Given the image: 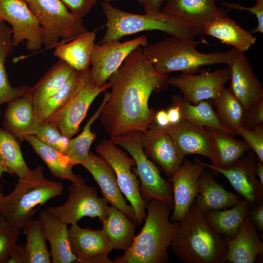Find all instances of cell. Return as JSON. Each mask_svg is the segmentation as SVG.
<instances>
[{
  "instance_id": "cell-1",
  "label": "cell",
  "mask_w": 263,
  "mask_h": 263,
  "mask_svg": "<svg viewBox=\"0 0 263 263\" xmlns=\"http://www.w3.org/2000/svg\"><path fill=\"white\" fill-rule=\"evenodd\" d=\"M168 78L156 70L141 47L127 57L108 80L111 89L99 116L111 138L148 128L155 114L150 97L167 86Z\"/></svg>"
},
{
  "instance_id": "cell-2",
  "label": "cell",
  "mask_w": 263,
  "mask_h": 263,
  "mask_svg": "<svg viewBox=\"0 0 263 263\" xmlns=\"http://www.w3.org/2000/svg\"><path fill=\"white\" fill-rule=\"evenodd\" d=\"M147 213L140 233L134 236L129 249L113 260L115 263H167L168 248L178 229L180 222L169 219L173 207L156 199L146 201Z\"/></svg>"
},
{
  "instance_id": "cell-3",
  "label": "cell",
  "mask_w": 263,
  "mask_h": 263,
  "mask_svg": "<svg viewBox=\"0 0 263 263\" xmlns=\"http://www.w3.org/2000/svg\"><path fill=\"white\" fill-rule=\"evenodd\" d=\"M172 253L185 263H227L225 241L193 203L170 244Z\"/></svg>"
},
{
  "instance_id": "cell-4",
  "label": "cell",
  "mask_w": 263,
  "mask_h": 263,
  "mask_svg": "<svg viewBox=\"0 0 263 263\" xmlns=\"http://www.w3.org/2000/svg\"><path fill=\"white\" fill-rule=\"evenodd\" d=\"M206 41L195 38L171 37L143 47V51L158 72L168 74L174 71L193 74L205 66L218 64L227 65L235 58L238 50L204 53L197 50Z\"/></svg>"
},
{
  "instance_id": "cell-5",
  "label": "cell",
  "mask_w": 263,
  "mask_h": 263,
  "mask_svg": "<svg viewBox=\"0 0 263 263\" xmlns=\"http://www.w3.org/2000/svg\"><path fill=\"white\" fill-rule=\"evenodd\" d=\"M63 191L62 183L46 179L42 166L38 165L28 176L19 178L13 190L0 198V215L22 230L38 207L62 195Z\"/></svg>"
},
{
  "instance_id": "cell-6",
  "label": "cell",
  "mask_w": 263,
  "mask_h": 263,
  "mask_svg": "<svg viewBox=\"0 0 263 263\" xmlns=\"http://www.w3.org/2000/svg\"><path fill=\"white\" fill-rule=\"evenodd\" d=\"M102 9L106 19V30L99 43L119 40L126 36L153 30L160 31L178 38H195L196 36L185 22L161 11L143 14L132 13L104 1Z\"/></svg>"
},
{
  "instance_id": "cell-7",
  "label": "cell",
  "mask_w": 263,
  "mask_h": 263,
  "mask_svg": "<svg viewBox=\"0 0 263 263\" xmlns=\"http://www.w3.org/2000/svg\"><path fill=\"white\" fill-rule=\"evenodd\" d=\"M42 29L43 45L50 49L88 31L82 19L73 15L59 0H24Z\"/></svg>"
},
{
  "instance_id": "cell-8",
  "label": "cell",
  "mask_w": 263,
  "mask_h": 263,
  "mask_svg": "<svg viewBox=\"0 0 263 263\" xmlns=\"http://www.w3.org/2000/svg\"><path fill=\"white\" fill-rule=\"evenodd\" d=\"M141 134V132L134 131L111 139L124 149L134 160V173L139 179L140 191L146 202L156 199L173 207L171 184L161 176L157 168L145 154Z\"/></svg>"
},
{
  "instance_id": "cell-9",
  "label": "cell",
  "mask_w": 263,
  "mask_h": 263,
  "mask_svg": "<svg viewBox=\"0 0 263 263\" xmlns=\"http://www.w3.org/2000/svg\"><path fill=\"white\" fill-rule=\"evenodd\" d=\"M110 86L109 82L103 86H97L90 68L81 72L78 83L70 98L48 122L55 125L64 136L72 138L79 131L93 102Z\"/></svg>"
},
{
  "instance_id": "cell-10",
  "label": "cell",
  "mask_w": 263,
  "mask_h": 263,
  "mask_svg": "<svg viewBox=\"0 0 263 263\" xmlns=\"http://www.w3.org/2000/svg\"><path fill=\"white\" fill-rule=\"evenodd\" d=\"M95 150L113 169L121 191L134 209L136 224L142 225L146 216L147 203L140 191L139 180L132 170V167L135 165L134 160L111 139L103 140Z\"/></svg>"
},
{
  "instance_id": "cell-11",
  "label": "cell",
  "mask_w": 263,
  "mask_h": 263,
  "mask_svg": "<svg viewBox=\"0 0 263 263\" xmlns=\"http://www.w3.org/2000/svg\"><path fill=\"white\" fill-rule=\"evenodd\" d=\"M68 198L63 204L47 209L67 225L77 224L84 217H97L101 222L107 216L110 207L96 189L88 185L80 176L78 181L68 187Z\"/></svg>"
},
{
  "instance_id": "cell-12",
  "label": "cell",
  "mask_w": 263,
  "mask_h": 263,
  "mask_svg": "<svg viewBox=\"0 0 263 263\" xmlns=\"http://www.w3.org/2000/svg\"><path fill=\"white\" fill-rule=\"evenodd\" d=\"M119 40L95 43L94 46L90 71L94 81L98 86L108 82L110 76L134 50L148 44V38L145 36L122 42Z\"/></svg>"
},
{
  "instance_id": "cell-13",
  "label": "cell",
  "mask_w": 263,
  "mask_h": 263,
  "mask_svg": "<svg viewBox=\"0 0 263 263\" xmlns=\"http://www.w3.org/2000/svg\"><path fill=\"white\" fill-rule=\"evenodd\" d=\"M0 20L10 25L14 47L25 40L28 51H37L41 48V27L24 0H0Z\"/></svg>"
},
{
  "instance_id": "cell-14",
  "label": "cell",
  "mask_w": 263,
  "mask_h": 263,
  "mask_svg": "<svg viewBox=\"0 0 263 263\" xmlns=\"http://www.w3.org/2000/svg\"><path fill=\"white\" fill-rule=\"evenodd\" d=\"M229 79L228 69L200 74L183 73L179 76L169 78L168 83L178 89L183 98L193 104L203 100H214Z\"/></svg>"
},
{
  "instance_id": "cell-15",
  "label": "cell",
  "mask_w": 263,
  "mask_h": 263,
  "mask_svg": "<svg viewBox=\"0 0 263 263\" xmlns=\"http://www.w3.org/2000/svg\"><path fill=\"white\" fill-rule=\"evenodd\" d=\"M141 141L146 156L166 176L170 178L181 167L185 156L173 139L161 128L150 124L141 132Z\"/></svg>"
},
{
  "instance_id": "cell-16",
  "label": "cell",
  "mask_w": 263,
  "mask_h": 263,
  "mask_svg": "<svg viewBox=\"0 0 263 263\" xmlns=\"http://www.w3.org/2000/svg\"><path fill=\"white\" fill-rule=\"evenodd\" d=\"M73 253L80 263H115L108 257L113 247L102 229L82 228L77 224L68 228Z\"/></svg>"
},
{
  "instance_id": "cell-17",
  "label": "cell",
  "mask_w": 263,
  "mask_h": 263,
  "mask_svg": "<svg viewBox=\"0 0 263 263\" xmlns=\"http://www.w3.org/2000/svg\"><path fill=\"white\" fill-rule=\"evenodd\" d=\"M162 129L173 139L184 156L203 155L211 160L212 165L221 167L215 142L208 127H197L182 119L176 124Z\"/></svg>"
},
{
  "instance_id": "cell-18",
  "label": "cell",
  "mask_w": 263,
  "mask_h": 263,
  "mask_svg": "<svg viewBox=\"0 0 263 263\" xmlns=\"http://www.w3.org/2000/svg\"><path fill=\"white\" fill-rule=\"evenodd\" d=\"M206 167L194 160L185 159L180 168L170 177L173 197L172 222H180L188 213L199 193L198 178Z\"/></svg>"
},
{
  "instance_id": "cell-19",
  "label": "cell",
  "mask_w": 263,
  "mask_h": 263,
  "mask_svg": "<svg viewBox=\"0 0 263 263\" xmlns=\"http://www.w3.org/2000/svg\"><path fill=\"white\" fill-rule=\"evenodd\" d=\"M195 160L206 168L224 175L239 194L248 201L251 208L263 202V186L256 176V163L251 155H248L245 158L242 157L225 168L204 163L198 158Z\"/></svg>"
},
{
  "instance_id": "cell-20",
  "label": "cell",
  "mask_w": 263,
  "mask_h": 263,
  "mask_svg": "<svg viewBox=\"0 0 263 263\" xmlns=\"http://www.w3.org/2000/svg\"><path fill=\"white\" fill-rule=\"evenodd\" d=\"M161 11L185 22L196 36L204 35L209 21L227 14L226 10L216 5V0H167Z\"/></svg>"
},
{
  "instance_id": "cell-21",
  "label": "cell",
  "mask_w": 263,
  "mask_h": 263,
  "mask_svg": "<svg viewBox=\"0 0 263 263\" xmlns=\"http://www.w3.org/2000/svg\"><path fill=\"white\" fill-rule=\"evenodd\" d=\"M244 53L238 50L228 70L229 89L246 111L263 100V89Z\"/></svg>"
},
{
  "instance_id": "cell-22",
  "label": "cell",
  "mask_w": 263,
  "mask_h": 263,
  "mask_svg": "<svg viewBox=\"0 0 263 263\" xmlns=\"http://www.w3.org/2000/svg\"><path fill=\"white\" fill-rule=\"evenodd\" d=\"M81 165L92 174L100 188L103 197L108 203L136 224L134 209L131 205L127 204L118 185L114 170L109 163L90 150Z\"/></svg>"
},
{
  "instance_id": "cell-23",
  "label": "cell",
  "mask_w": 263,
  "mask_h": 263,
  "mask_svg": "<svg viewBox=\"0 0 263 263\" xmlns=\"http://www.w3.org/2000/svg\"><path fill=\"white\" fill-rule=\"evenodd\" d=\"M224 239L227 246V261L232 263H253L263 254V243L252 223L249 213L234 237Z\"/></svg>"
},
{
  "instance_id": "cell-24",
  "label": "cell",
  "mask_w": 263,
  "mask_h": 263,
  "mask_svg": "<svg viewBox=\"0 0 263 263\" xmlns=\"http://www.w3.org/2000/svg\"><path fill=\"white\" fill-rule=\"evenodd\" d=\"M2 123L4 128L20 141L27 136L35 135L39 123L29 94L8 103Z\"/></svg>"
},
{
  "instance_id": "cell-25",
  "label": "cell",
  "mask_w": 263,
  "mask_h": 263,
  "mask_svg": "<svg viewBox=\"0 0 263 263\" xmlns=\"http://www.w3.org/2000/svg\"><path fill=\"white\" fill-rule=\"evenodd\" d=\"M38 219L44 236L50 245L51 261L53 263L76 262L77 258L70 247L68 225L47 209L39 212Z\"/></svg>"
},
{
  "instance_id": "cell-26",
  "label": "cell",
  "mask_w": 263,
  "mask_h": 263,
  "mask_svg": "<svg viewBox=\"0 0 263 263\" xmlns=\"http://www.w3.org/2000/svg\"><path fill=\"white\" fill-rule=\"evenodd\" d=\"M198 182L199 193L194 203L204 212L231 207L241 199L240 195L224 188L208 171L202 173Z\"/></svg>"
},
{
  "instance_id": "cell-27",
  "label": "cell",
  "mask_w": 263,
  "mask_h": 263,
  "mask_svg": "<svg viewBox=\"0 0 263 263\" xmlns=\"http://www.w3.org/2000/svg\"><path fill=\"white\" fill-rule=\"evenodd\" d=\"M203 33L243 52L249 49L257 41L252 33L226 16H218L209 21L205 25Z\"/></svg>"
},
{
  "instance_id": "cell-28",
  "label": "cell",
  "mask_w": 263,
  "mask_h": 263,
  "mask_svg": "<svg viewBox=\"0 0 263 263\" xmlns=\"http://www.w3.org/2000/svg\"><path fill=\"white\" fill-rule=\"evenodd\" d=\"M75 71L66 62L59 59L35 85L31 88L29 94L35 113L62 88Z\"/></svg>"
},
{
  "instance_id": "cell-29",
  "label": "cell",
  "mask_w": 263,
  "mask_h": 263,
  "mask_svg": "<svg viewBox=\"0 0 263 263\" xmlns=\"http://www.w3.org/2000/svg\"><path fill=\"white\" fill-rule=\"evenodd\" d=\"M96 36L94 32L88 31L70 41L57 46L54 55L75 71H85L90 65Z\"/></svg>"
},
{
  "instance_id": "cell-30",
  "label": "cell",
  "mask_w": 263,
  "mask_h": 263,
  "mask_svg": "<svg viewBox=\"0 0 263 263\" xmlns=\"http://www.w3.org/2000/svg\"><path fill=\"white\" fill-rule=\"evenodd\" d=\"M101 223L102 230L112 244L113 249L125 252L130 248L135 236V223L122 211L112 206Z\"/></svg>"
},
{
  "instance_id": "cell-31",
  "label": "cell",
  "mask_w": 263,
  "mask_h": 263,
  "mask_svg": "<svg viewBox=\"0 0 263 263\" xmlns=\"http://www.w3.org/2000/svg\"><path fill=\"white\" fill-rule=\"evenodd\" d=\"M13 31L5 22L0 20V105L29 94L31 87L12 86L8 78L5 63L14 50Z\"/></svg>"
},
{
  "instance_id": "cell-32",
  "label": "cell",
  "mask_w": 263,
  "mask_h": 263,
  "mask_svg": "<svg viewBox=\"0 0 263 263\" xmlns=\"http://www.w3.org/2000/svg\"><path fill=\"white\" fill-rule=\"evenodd\" d=\"M24 140L31 146L35 152L46 164L52 175L61 179L77 182L80 175L75 174L73 168L75 165L64 153L39 140L34 135L25 137Z\"/></svg>"
},
{
  "instance_id": "cell-33",
  "label": "cell",
  "mask_w": 263,
  "mask_h": 263,
  "mask_svg": "<svg viewBox=\"0 0 263 263\" xmlns=\"http://www.w3.org/2000/svg\"><path fill=\"white\" fill-rule=\"evenodd\" d=\"M250 208L248 201L243 198L230 209L204 213L208 222L217 233L233 238L239 231Z\"/></svg>"
},
{
  "instance_id": "cell-34",
  "label": "cell",
  "mask_w": 263,
  "mask_h": 263,
  "mask_svg": "<svg viewBox=\"0 0 263 263\" xmlns=\"http://www.w3.org/2000/svg\"><path fill=\"white\" fill-rule=\"evenodd\" d=\"M209 100L193 104L179 96H175L173 99L174 102L180 107L182 119L197 127L211 128L229 134Z\"/></svg>"
},
{
  "instance_id": "cell-35",
  "label": "cell",
  "mask_w": 263,
  "mask_h": 263,
  "mask_svg": "<svg viewBox=\"0 0 263 263\" xmlns=\"http://www.w3.org/2000/svg\"><path fill=\"white\" fill-rule=\"evenodd\" d=\"M0 162L19 178L29 175L31 169L23 157L18 140L4 128L0 127Z\"/></svg>"
},
{
  "instance_id": "cell-36",
  "label": "cell",
  "mask_w": 263,
  "mask_h": 263,
  "mask_svg": "<svg viewBox=\"0 0 263 263\" xmlns=\"http://www.w3.org/2000/svg\"><path fill=\"white\" fill-rule=\"evenodd\" d=\"M216 113L231 135L237 134L242 126L245 110L229 88L224 87L214 100Z\"/></svg>"
},
{
  "instance_id": "cell-37",
  "label": "cell",
  "mask_w": 263,
  "mask_h": 263,
  "mask_svg": "<svg viewBox=\"0 0 263 263\" xmlns=\"http://www.w3.org/2000/svg\"><path fill=\"white\" fill-rule=\"evenodd\" d=\"M109 97V93L105 92L103 99L97 110L87 121L81 132L74 138H70L67 149L64 153L76 165L84 161L88 156L90 148L96 135L91 131L93 123L99 117L102 108Z\"/></svg>"
},
{
  "instance_id": "cell-38",
  "label": "cell",
  "mask_w": 263,
  "mask_h": 263,
  "mask_svg": "<svg viewBox=\"0 0 263 263\" xmlns=\"http://www.w3.org/2000/svg\"><path fill=\"white\" fill-rule=\"evenodd\" d=\"M26 236L25 244L28 263H50L51 255L39 219H33L22 228Z\"/></svg>"
},
{
  "instance_id": "cell-39",
  "label": "cell",
  "mask_w": 263,
  "mask_h": 263,
  "mask_svg": "<svg viewBox=\"0 0 263 263\" xmlns=\"http://www.w3.org/2000/svg\"><path fill=\"white\" fill-rule=\"evenodd\" d=\"M217 150L221 168H227L241 159L250 149L243 141L222 131L208 128Z\"/></svg>"
},
{
  "instance_id": "cell-40",
  "label": "cell",
  "mask_w": 263,
  "mask_h": 263,
  "mask_svg": "<svg viewBox=\"0 0 263 263\" xmlns=\"http://www.w3.org/2000/svg\"><path fill=\"white\" fill-rule=\"evenodd\" d=\"M81 75V72L75 71L62 88L35 113L36 119L38 123L49 121L64 105L78 84Z\"/></svg>"
},
{
  "instance_id": "cell-41",
  "label": "cell",
  "mask_w": 263,
  "mask_h": 263,
  "mask_svg": "<svg viewBox=\"0 0 263 263\" xmlns=\"http://www.w3.org/2000/svg\"><path fill=\"white\" fill-rule=\"evenodd\" d=\"M34 136L42 142L63 153L67 149L70 139L64 136L55 125L50 122L39 123Z\"/></svg>"
},
{
  "instance_id": "cell-42",
  "label": "cell",
  "mask_w": 263,
  "mask_h": 263,
  "mask_svg": "<svg viewBox=\"0 0 263 263\" xmlns=\"http://www.w3.org/2000/svg\"><path fill=\"white\" fill-rule=\"evenodd\" d=\"M21 229L0 215V263H7L11 250L17 244Z\"/></svg>"
},
{
  "instance_id": "cell-43",
  "label": "cell",
  "mask_w": 263,
  "mask_h": 263,
  "mask_svg": "<svg viewBox=\"0 0 263 263\" xmlns=\"http://www.w3.org/2000/svg\"><path fill=\"white\" fill-rule=\"evenodd\" d=\"M244 140L250 149H252L258 160L263 162V124L253 128L240 127L237 132Z\"/></svg>"
},
{
  "instance_id": "cell-44",
  "label": "cell",
  "mask_w": 263,
  "mask_h": 263,
  "mask_svg": "<svg viewBox=\"0 0 263 263\" xmlns=\"http://www.w3.org/2000/svg\"><path fill=\"white\" fill-rule=\"evenodd\" d=\"M221 4L228 9L246 11L254 15L257 19V25L251 31V33H263V0H256L255 5L250 7L228 2H223Z\"/></svg>"
},
{
  "instance_id": "cell-45",
  "label": "cell",
  "mask_w": 263,
  "mask_h": 263,
  "mask_svg": "<svg viewBox=\"0 0 263 263\" xmlns=\"http://www.w3.org/2000/svg\"><path fill=\"white\" fill-rule=\"evenodd\" d=\"M75 16L83 18L98 0H59Z\"/></svg>"
},
{
  "instance_id": "cell-46",
  "label": "cell",
  "mask_w": 263,
  "mask_h": 263,
  "mask_svg": "<svg viewBox=\"0 0 263 263\" xmlns=\"http://www.w3.org/2000/svg\"><path fill=\"white\" fill-rule=\"evenodd\" d=\"M263 122V100L250 109L245 111L242 126L251 128L262 124Z\"/></svg>"
},
{
  "instance_id": "cell-47",
  "label": "cell",
  "mask_w": 263,
  "mask_h": 263,
  "mask_svg": "<svg viewBox=\"0 0 263 263\" xmlns=\"http://www.w3.org/2000/svg\"><path fill=\"white\" fill-rule=\"evenodd\" d=\"M250 220L258 231H263V203L250 208L249 211Z\"/></svg>"
},
{
  "instance_id": "cell-48",
  "label": "cell",
  "mask_w": 263,
  "mask_h": 263,
  "mask_svg": "<svg viewBox=\"0 0 263 263\" xmlns=\"http://www.w3.org/2000/svg\"><path fill=\"white\" fill-rule=\"evenodd\" d=\"M7 263H28L25 244H15Z\"/></svg>"
},
{
  "instance_id": "cell-49",
  "label": "cell",
  "mask_w": 263,
  "mask_h": 263,
  "mask_svg": "<svg viewBox=\"0 0 263 263\" xmlns=\"http://www.w3.org/2000/svg\"><path fill=\"white\" fill-rule=\"evenodd\" d=\"M167 0H143L142 5L145 13H155L161 11Z\"/></svg>"
},
{
  "instance_id": "cell-50",
  "label": "cell",
  "mask_w": 263,
  "mask_h": 263,
  "mask_svg": "<svg viewBox=\"0 0 263 263\" xmlns=\"http://www.w3.org/2000/svg\"><path fill=\"white\" fill-rule=\"evenodd\" d=\"M174 103L175 104L167 111L169 125L176 124L182 119L179 105Z\"/></svg>"
},
{
  "instance_id": "cell-51",
  "label": "cell",
  "mask_w": 263,
  "mask_h": 263,
  "mask_svg": "<svg viewBox=\"0 0 263 263\" xmlns=\"http://www.w3.org/2000/svg\"><path fill=\"white\" fill-rule=\"evenodd\" d=\"M154 120L157 126L164 128L169 125L167 111L162 110L155 113Z\"/></svg>"
},
{
  "instance_id": "cell-52",
  "label": "cell",
  "mask_w": 263,
  "mask_h": 263,
  "mask_svg": "<svg viewBox=\"0 0 263 263\" xmlns=\"http://www.w3.org/2000/svg\"><path fill=\"white\" fill-rule=\"evenodd\" d=\"M255 173L262 186H263V162L258 160L256 163Z\"/></svg>"
},
{
  "instance_id": "cell-53",
  "label": "cell",
  "mask_w": 263,
  "mask_h": 263,
  "mask_svg": "<svg viewBox=\"0 0 263 263\" xmlns=\"http://www.w3.org/2000/svg\"><path fill=\"white\" fill-rule=\"evenodd\" d=\"M1 115V112L0 111V116ZM4 172H6L10 174V171L9 170L5 168L0 162V192H2V189H3V186H2L1 184V179L2 176V174Z\"/></svg>"
},
{
  "instance_id": "cell-54",
  "label": "cell",
  "mask_w": 263,
  "mask_h": 263,
  "mask_svg": "<svg viewBox=\"0 0 263 263\" xmlns=\"http://www.w3.org/2000/svg\"><path fill=\"white\" fill-rule=\"evenodd\" d=\"M115 0H103L104 1H106V2H111L112 1H115ZM138 1V2L142 4H143V0H137Z\"/></svg>"
},
{
  "instance_id": "cell-55",
  "label": "cell",
  "mask_w": 263,
  "mask_h": 263,
  "mask_svg": "<svg viewBox=\"0 0 263 263\" xmlns=\"http://www.w3.org/2000/svg\"><path fill=\"white\" fill-rule=\"evenodd\" d=\"M3 194L2 192H0V198L3 196Z\"/></svg>"
}]
</instances>
